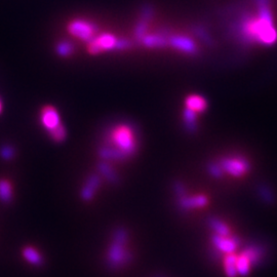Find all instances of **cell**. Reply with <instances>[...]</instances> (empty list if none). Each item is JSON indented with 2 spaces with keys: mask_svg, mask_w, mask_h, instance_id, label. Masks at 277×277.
<instances>
[{
  "mask_svg": "<svg viewBox=\"0 0 277 277\" xmlns=\"http://www.w3.org/2000/svg\"><path fill=\"white\" fill-rule=\"evenodd\" d=\"M12 200V190L10 187V184L6 181H0V200L4 204L10 202Z\"/></svg>",
  "mask_w": 277,
  "mask_h": 277,
  "instance_id": "cell-17",
  "label": "cell"
},
{
  "mask_svg": "<svg viewBox=\"0 0 277 277\" xmlns=\"http://www.w3.org/2000/svg\"><path fill=\"white\" fill-rule=\"evenodd\" d=\"M50 138H52V140L56 143H61L63 141L66 140L67 138V132H66V128H64L63 124H61L60 126H58V128H56L54 132H50Z\"/></svg>",
  "mask_w": 277,
  "mask_h": 277,
  "instance_id": "cell-19",
  "label": "cell"
},
{
  "mask_svg": "<svg viewBox=\"0 0 277 277\" xmlns=\"http://www.w3.org/2000/svg\"><path fill=\"white\" fill-rule=\"evenodd\" d=\"M100 184H101L100 176L96 174H90L88 178V180H86L84 186L82 187V190L80 193L82 200L90 202L92 200V197L94 196L98 188L100 187Z\"/></svg>",
  "mask_w": 277,
  "mask_h": 277,
  "instance_id": "cell-9",
  "label": "cell"
},
{
  "mask_svg": "<svg viewBox=\"0 0 277 277\" xmlns=\"http://www.w3.org/2000/svg\"><path fill=\"white\" fill-rule=\"evenodd\" d=\"M224 172L233 176H240L250 170V162L242 156L231 155L224 157L219 162Z\"/></svg>",
  "mask_w": 277,
  "mask_h": 277,
  "instance_id": "cell-4",
  "label": "cell"
},
{
  "mask_svg": "<svg viewBox=\"0 0 277 277\" xmlns=\"http://www.w3.org/2000/svg\"><path fill=\"white\" fill-rule=\"evenodd\" d=\"M23 256L30 264L34 266H42L44 264V258L35 248L27 246L23 250Z\"/></svg>",
  "mask_w": 277,
  "mask_h": 277,
  "instance_id": "cell-14",
  "label": "cell"
},
{
  "mask_svg": "<svg viewBox=\"0 0 277 277\" xmlns=\"http://www.w3.org/2000/svg\"><path fill=\"white\" fill-rule=\"evenodd\" d=\"M2 101H0V112H2Z\"/></svg>",
  "mask_w": 277,
  "mask_h": 277,
  "instance_id": "cell-23",
  "label": "cell"
},
{
  "mask_svg": "<svg viewBox=\"0 0 277 277\" xmlns=\"http://www.w3.org/2000/svg\"><path fill=\"white\" fill-rule=\"evenodd\" d=\"M184 126L189 132H194L197 130V113L186 108L183 113Z\"/></svg>",
  "mask_w": 277,
  "mask_h": 277,
  "instance_id": "cell-15",
  "label": "cell"
},
{
  "mask_svg": "<svg viewBox=\"0 0 277 277\" xmlns=\"http://www.w3.org/2000/svg\"><path fill=\"white\" fill-rule=\"evenodd\" d=\"M176 204L179 210L183 212H187L189 210H195L197 208L204 206L208 204V200L206 196H188L187 190L185 187H180L174 191Z\"/></svg>",
  "mask_w": 277,
  "mask_h": 277,
  "instance_id": "cell-3",
  "label": "cell"
},
{
  "mask_svg": "<svg viewBox=\"0 0 277 277\" xmlns=\"http://www.w3.org/2000/svg\"><path fill=\"white\" fill-rule=\"evenodd\" d=\"M72 52H73V46L69 42H61L56 46V52L62 56H67L71 54Z\"/></svg>",
  "mask_w": 277,
  "mask_h": 277,
  "instance_id": "cell-22",
  "label": "cell"
},
{
  "mask_svg": "<svg viewBox=\"0 0 277 277\" xmlns=\"http://www.w3.org/2000/svg\"><path fill=\"white\" fill-rule=\"evenodd\" d=\"M128 240V233L124 228L115 230L107 252V265L110 269H120L132 261V254L126 248Z\"/></svg>",
  "mask_w": 277,
  "mask_h": 277,
  "instance_id": "cell-2",
  "label": "cell"
},
{
  "mask_svg": "<svg viewBox=\"0 0 277 277\" xmlns=\"http://www.w3.org/2000/svg\"><path fill=\"white\" fill-rule=\"evenodd\" d=\"M68 31L73 36L90 42L94 35L96 28L92 23L84 20H74L68 25Z\"/></svg>",
  "mask_w": 277,
  "mask_h": 277,
  "instance_id": "cell-5",
  "label": "cell"
},
{
  "mask_svg": "<svg viewBox=\"0 0 277 277\" xmlns=\"http://www.w3.org/2000/svg\"><path fill=\"white\" fill-rule=\"evenodd\" d=\"M236 261H237V254H229L224 260V268L225 272L228 277H237L238 273L236 270Z\"/></svg>",
  "mask_w": 277,
  "mask_h": 277,
  "instance_id": "cell-16",
  "label": "cell"
},
{
  "mask_svg": "<svg viewBox=\"0 0 277 277\" xmlns=\"http://www.w3.org/2000/svg\"><path fill=\"white\" fill-rule=\"evenodd\" d=\"M208 174L212 176V178H216V179H220V178H222L224 172L221 168V166L219 164H210L208 166Z\"/></svg>",
  "mask_w": 277,
  "mask_h": 277,
  "instance_id": "cell-21",
  "label": "cell"
},
{
  "mask_svg": "<svg viewBox=\"0 0 277 277\" xmlns=\"http://www.w3.org/2000/svg\"><path fill=\"white\" fill-rule=\"evenodd\" d=\"M116 44V39L111 34H103L94 39H92L88 44V52L92 54L100 52L113 48Z\"/></svg>",
  "mask_w": 277,
  "mask_h": 277,
  "instance_id": "cell-8",
  "label": "cell"
},
{
  "mask_svg": "<svg viewBox=\"0 0 277 277\" xmlns=\"http://www.w3.org/2000/svg\"><path fill=\"white\" fill-rule=\"evenodd\" d=\"M242 252L250 259L252 266L260 264L262 262L263 256H264L263 248L260 246H256V244L248 246Z\"/></svg>",
  "mask_w": 277,
  "mask_h": 277,
  "instance_id": "cell-10",
  "label": "cell"
},
{
  "mask_svg": "<svg viewBox=\"0 0 277 277\" xmlns=\"http://www.w3.org/2000/svg\"><path fill=\"white\" fill-rule=\"evenodd\" d=\"M14 154H16V150L10 145H4L2 148H0V157L4 160H12Z\"/></svg>",
  "mask_w": 277,
  "mask_h": 277,
  "instance_id": "cell-20",
  "label": "cell"
},
{
  "mask_svg": "<svg viewBox=\"0 0 277 277\" xmlns=\"http://www.w3.org/2000/svg\"><path fill=\"white\" fill-rule=\"evenodd\" d=\"M208 224L210 228L212 231H214L216 235H220V236H229L230 235V229L228 228V226L216 216H210L208 220Z\"/></svg>",
  "mask_w": 277,
  "mask_h": 277,
  "instance_id": "cell-12",
  "label": "cell"
},
{
  "mask_svg": "<svg viewBox=\"0 0 277 277\" xmlns=\"http://www.w3.org/2000/svg\"><path fill=\"white\" fill-rule=\"evenodd\" d=\"M98 170L100 174L105 178L107 181H109L112 184H117L120 182V176L116 174V172L113 170V168L107 164V162H101L98 166Z\"/></svg>",
  "mask_w": 277,
  "mask_h": 277,
  "instance_id": "cell-13",
  "label": "cell"
},
{
  "mask_svg": "<svg viewBox=\"0 0 277 277\" xmlns=\"http://www.w3.org/2000/svg\"><path fill=\"white\" fill-rule=\"evenodd\" d=\"M258 194L266 204H273L274 202L275 196H274L272 190L269 187H267L266 185H260L258 187Z\"/></svg>",
  "mask_w": 277,
  "mask_h": 277,
  "instance_id": "cell-18",
  "label": "cell"
},
{
  "mask_svg": "<svg viewBox=\"0 0 277 277\" xmlns=\"http://www.w3.org/2000/svg\"><path fill=\"white\" fill-rule=\"evenodd\" d=\"M208 107V103L204 98L200 96H190L186 100V108L196 112H204Z\"/></svg>",
  "mask_w": 277,
  "mask_h": 277,
  "instance_id": "cell-11",
  "label": "cell"
},
{
  "mask_svg": "<svg viewBox=\"0 0 277 277\" xmlns=\"http://www.w3.org/2000/svg\"><path fill=\"white\" fill-rule=\"evenodd\" d=\"M212 244L214 248L220 254H233L237 248H240V240L237 237L232 236H220L214 235L212 236Z\"/></svg>",
  "mask_w": 277,
  "mask_h": 277,
  "instance_id": "cell-6",
  "label": "cell"
},
{
  "mask_svg": "<svg viewBox=\"0 0 277 277\" xmlns=\"http://www.w3.org/2000/svg\"><path fill=\"white\" fill-rule=\"evenodd\" d=\"M42 126L48 132V134L54 132L56 128H58L62 124L60 115H58V111L52 106H46L42 109Z\"/></svg>",
  "mask_w": 277,
  "mask_h": 277,
  "instance_id": "cell-7",
  "label": "cell"
},
{
  "mask_svg": "<svg viewBox=\"0 0 277 277\" xmlns=\"http://www.w3.org/2000/svg\"><path fill=\"white\" fill-rule=\"evenodd\" d=\"M107 143L98 155L105 160L122 162L134 155L138 149V132L132 124H122L108 132Z\"/></svg>",
  "mask_w": 277,
  "mask_h": 277,
  "instance_id": "cell-1",
  "label": "cell"
}]
</instances>
